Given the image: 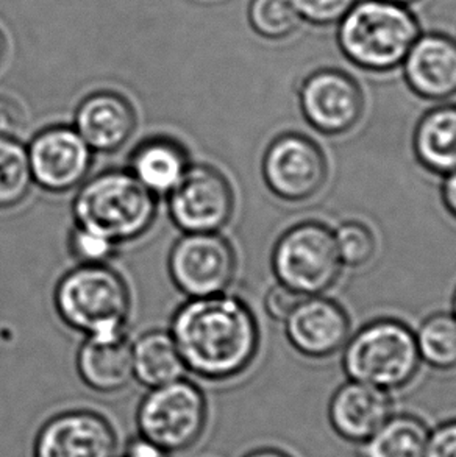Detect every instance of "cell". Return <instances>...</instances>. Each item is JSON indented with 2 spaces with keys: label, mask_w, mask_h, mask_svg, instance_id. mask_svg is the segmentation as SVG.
Masks as SVG:
<instances>
[{
  "label": "cell",
  "mask_w": 456,
  "mask_h": 457,
  "mask_svg": "<svg viewBox=\"0 0 456 457\" xmlns=\"http://www.w3.org/2000/svg\"><path fill=\"white\" fill-rule=\"evenodd\" d=\"M133 344L125 331L87 336L77 354L81 381L99 394H116L133 379Z\"/></svg>",
  "instance_id": "ac0fdd59"
},
{
  "label": "cell",
  "mask_w": 456,
  "mask_h": 457,
  "mask_svg": "<svg viewBox=\"0 0 456 457\" xmlns=\"http://www.w3.org/2000/svg\"><path fill=\"white\" fill-rule=\"evenodd\" d=\"M291 344L309 358H325L347 344L350 321L340 304L328 298H303L286 319Z\"/></svg>",
  "instance_id": "5bb4252c"
},
{
  "label": "cell",
  "mask_w": 456,
  "mask_h": 457,
  "mask_svg": "<svg viewBox=\"0 0 456 457\" xmlns=\"http://www.w3.org/2000/svg\"><path fill=\"white\" fill-rule=\"evenodd\" d=\"M393 415V402L386 390L369 384L349 381L336 390L328 419L341 439L361 445Z\"/></svg>",
  "instance_id": "9a60e30c"
},
{
  "label": "cell",
  "mask_w": 456,
  "mask_h": 457,
  "mask_svg": "<svg viewBox=\"0 0 456 457\" xmlns=\"http://www.w3.org/2000/svg\"><path fill=\"white\" fill-rule=\"evenodd\" d=\"M414 150L433 172L447 175L456 170V106L426 112L416 129Z\"/></svg>",
  "instance_id": "44dd1931"
},
{
  "label": "cell",
  "mask_w": 456,
  "mask_h": 457,
  "mask_svg": "<svg viewBox=\"0 0 456 457\" xmlns=\"http://www.w3.org/2000/svg\"><path fill=\"white\" fill-rule=\"evenodd\" d=\"M116 431L104 415L88 409L56 414L38 431L33 457H114Z\"/></svg>",
  "instance_id": "7c38bea8"
},
{
  "label": "cell",
  "mask_w": 456,
  "mask_h": 457,
  "mask_svg": "<svg viewBox=\"0 0 456 457\" xmlns=\"http://www.w3.org/2000/svg\"><path fill=\"white\" fill-rule=\"evenodd\" d=\"M272 266L282 285L303 297H313L336 283L342 262L334 233L321 223L307 222L280 237Z\"/></svg>",
  "instance_id": "52a82bcc"
},
{
  "label": "cell",
  "mask_w": 456,
  "mask_h": 457,
  "mask_svg": "<svg viewBox=\"0 0 456 457\" xmlns=\"http://www.w3.org/2000/svg\"><path fill=\"white\" fill-rule=\"evenodd\" d=\"M334 241L341 262L345 266H364L376 254V236L364 223H344L334 233Z\"/></svg>",
  "instance_id": "484cf974"
},
{
  "label": "cell",
  "mask_w": 456,
  "mask_h": 457,
  "mask_svg": "<svg viewBox=\"0 0 456 457\" xmlns=\"http://www.w3.org/2000/svg\"><path fill=\"white\" fill-rule=\"evenodd\" d=\"M416 344L420 359L439 370L456 369V319L453 315L436 314L426 319Z\"/></svg>",
  "instance_id": "cb8c5ba5"
},
{
  "label": "cell",
  "mask_w": 456,
  "mask_h": 457,
  "mask_svg": "<svg viewBox=\"0 0 456 457\" xmlns=\"http://www.w3.org/2000/svg\"><path fill=\"white\" fill-rule=\"evenodd\" d=\"M358 0H294L302 21L316 25L340 24Z\"/></svg>",
  "instance_id": "83f0119b"
},
{
  "label": "cell",
  "mask_w": 456,
  "mask_h": 457,
  "mask_svg": "<svg viewBox=\"0 0 456 457\" xmlns=\"http://www.w3.org/2000/svg\"><path fill=\"white\" fill-rule=\"evenodd\" d=\"M249 19L253 29L269 39L291 37L302 22L294 0H252Z\"/></svg>",
  "instance_id": "d4e9b609"
},
{
  "label": "cell",
  "mask_w": 456,
  "mask_h": 457,
  "mask_svg": "<svg viewBox=\"0 0 456 457\" xmlns=\"http://www.w3.org/2000/svg\"><path fill=\"white\" fill-rule=\"evenodd\" d=\"M56 312L69 328L87 336L125 331L130 291L125 279L106 264H80L56 285Z\"/></svg>",
  "instance_id": "277c9868"
},
{
  "label": "cell",
  "mask_w": 456,
  "mask_h": 457,
  "mask_svg": "<svg viewBox=\"0 0 456 457\" xmlns=\"http://www.w3.org/2000/svg\"><path fill=\"white\" fill-rule=\"evenodd\" d=\"M269 189L290 202H300L319 192L327 179V161L308 137L283 135L269 145L263 161Z\"/></svg>",
  "instance_id": "8fae6325"
},
{
  "label": "cell",
  "mask_w": 456,
  "mask_h": 457,
  "mask_svg": "<svg viewBox=\"0 0 456 457\" xmlns=\"http://www.w3.org/2000/svg\"><path fill=\"white\" fill-rule=\"evenodd\" d=\"M453 317L456 319V292H455V297H453Z\"/></svg>",
  "instance_id": "8d00e7d4"
},
{
  "label": "cell",
  "mask_w": 456,
  "mask_h": 457,
  "mask_svg": "<svg viewBox=\"0 0 456 457\" xmlns=\"http://www.w3.org/2000/svg\"><path fill=\"white\" fill-rule=\"evenodd\" d=\"M426 457H456V420L441 423L430 431Z\"/></svg>",
  "instance_id": "4dcf8cb0"
},
{
  "label": "cell",
  "mask_w": 456,
  "mask_h": 457,
  "mask_svg": "<svg viewBox=\"0 0 456 457\" xmlns=\"http://www.w3.org/2000/svg\"><path fill=\"white\" fill-rule=\"evenodd\" d=\"M303 298L305 297L300 294H297V292L280 283V285L274 286L266 295V312L275 320H286Z\"/></svg>",
  "instance_id": "f546056e"
},
{
  "label": "cell",
  "mask_w": 456,
  "mask_h": 457,
  "mask_svg": "<svg viewBox=\"0 0 456 457\" xmlns=\"http://www.w3.org/2000/svg\"><path fill=\"white\" fill-rule=\"evenodd\" d=\"M133 379L148 389L173 383L186 367L171 333L148 331L133 342Z\"/></svg>",
  "instance_id": "ffe728a7"
},
{
  "label": "cell",
  "mask_w": 456,
  "mask_h": 457,
  "mask_svg": "<svg viewBox=\"0 0 456 457\" xmlns=\"http://www.w3.org/2000/svg\"><path fill=\"white\" fill-rule=\"evenodd\" d=\"M232 186L216 167L190 166L169 194V214L185 233H217L233 214Z\"/></svg>",
  "instance_id": "9c48e42d"
},
{
  "label": "cell",
  "mask_w": 456,
  "mask_h": 457,
  "mask_svg": "<svg viewBox=\"0 0 456 457\" xmlns=\"http://www.w3.org/2000/svg\"><path fill=\"white\" fill-rule=\"evenodd\" d=\"M72 127L94 154H114L135 131V108L121 94L99 91L81 102Z\"/></svg>",
  "instance_id": "2e32d148"
},
{
  "label": "cell",
  "mask_w": 456,
  "mask_h": 457,
  "mask_svg": "<svg viewBox=\"0 0 456 457\" xmlns=\"http://www.w3.org/2000/svg\"><path fill=\"white\" fill-rule=\"evenodd\" d=\"M419 35V22L408 6L384 0H358L338 24L344 55L376 72L401 66Z\"/></svg>",
  "instance_id": "3957f363"
},
{
  "label": "cell",
  "mask_w": 456,
  "mask_h": 457,
  "mask_svg": "<svg viewBox=\"0 0 456 457\" xmlns=\"http://www.w3.org/2000/svg\"><path fill=\"white\" fill-rule=\"evenodd\" d=\"M236 272V253L219 233H185L169 256L173 285L190 298L227 291Z\"/></svg>",
  "instance_id": "ba28073f"
},
{
  "label": "cell",
  "mask_w": 456,
  "mask_h": 457,
  "mask_svg": "<svg viewBox=\"0 0 456 457\" xmlns=\"http://www.w3.org/2000/svg\"><path fill=\"white\" fill-rule=\"evenodd\" d=\"M33 177L24 144L0 139V210H10L29 195Z\"/></svg>",
  "instance_id": "603a6c76"
},
{
  "label": "cell",
  "mask_w": 456,
  "mask_h": 457,
  "mask_svg": "<svg viewBox=\"0 0 456 457\" xmlns=\"http://www.w3.org/2000/svg\"><path fill=\"white\" fill-rule=\"evenodd\" d=\"M116 244L91 231L74 227L69 236V250L80 264H106L116 254Z\"/></svg>",
  "instance_id": "4316f807"
},
{
  "label": "cell",
  "mask_w": 456,
  "mask_h": 457,
  "mask_svg": "<svg viewBox=\"0 0 456 457\" xmlns=\"http://www.w3.org/2000/svg\"><path fill=\"white\" fill-rule=\"evenodd\" d=\"M188 152L171 137H155L139 144L130 156L129 170L155 197L169 195L190 169Z\"/></svg>",
  "instance_id": "d6986e66"
},
{
  "label": "cell",
  "mask_w": 456,
  "mask_h": 457,
  "mask_svg": "<svg viewBox=\"0 0 456 457\" xmlns=\"http://www.w3.org/2000/svg\"><path fill=\"white\" fill-rule=\"evenodd\" d=\"M122 457H173V454L138 434L127 442Z\"/></svg>",
  "instance_id": "1f68e13d"
},
{
  "label": "cell",
  "mask_w": 456,
  "mask_h": 457,
  "mask_svg": "<svg viewBox=\"0 0 456 457\" xmlns=\"http://www.w3.org/2000/svg\"><path fill=\"white\" fill-rule=\"evenodd\" d=\"M300 106L316 130L341 135L353 129L361 118L363 93L357 81L344 72L322 69L303 81Z\"/></svg>",
  "instance_id": "4fadbf2b"
},
{
  "label": "cell",
  "mask_w": 456,
  "mask_h": 457,
  "mask_svg": "<svg viewBox=\"0 0 456 457\" xmlns=\"http://www.w3.org/2000/svg\"><path fill=\"white\" fill-rule=\"evenodd\" d=\"M384 2H391V4H397V5L408 6L413 4L416 0H384Z\"/></svg>",
  "instance_id": "d590c367"
},
{
  "label": "cell",
  "mask_w": 456,
  "mask_h": 457,
  "mask_svg": "<svg viewBox=\"0 0 456 457\" xmlns=\"http://www.w3.org/2000/svg\"><path fill=\"white\" fill-rule=\"evenodd\" d=\"M419 364L416 336L401 321H372L345 346L347 377L386 392L411 383Z\"/></svg>",
  "instance_id": "5b68a950"
},
{
  "label": "cell",
  "mask_w": 456,
  "mask_h": 457,
  "mask_svg": "<svg viewBox=\"0 0 456 457\" xmlns=\"http://www.w3.org/2000/svg\"><path fill=\"white\" fill-rule=\"evenodd\" d=\"M430 429L414 415H391L370 439L361 444V457H426Z\"/></svg>",
  "instance_id": "7402d4cb"
},
{
  "label": "cell",
  "mask_w": 456,
  "mask_h": 457,
  "mask_svg": "<svg viewBox=\"0 0 456 457\" xmlns=\"http://www.w3.org/2000/svg\"><path fill=\"white\" fill-rule=\"evenodd\" d=\"M443 198H444L447 210L456 217V170L445 175L444 185H443Z\"/></svg>",
  "instance_id": "d6a6232c"
},
{
  "label": "cell",
  "mask_w": 456,
  "mask_h": 457,
  "mask_svg": "<svg viewBox=\"0 0 456 457\" xmlns=\"http://www.w3.org/2000/svg\"><path fill=\"white\" fill-rule=\"evenodd\" d=\"M242 457H292L288 453L277 450V448H258L253 452L247 453L246 456Z\"/></svg>",
  "instance_id": "836d02e7"
},
{
  "label": "cell",
  "mask_w": 456,
  "mask_h": 457,
  "mask_svg": "<svg viewBox=\"0 0 456 457\" xmlns=\"http://www.w3.org/2000/svg\"><path fill=\"white\" fill-rule=\"evenodd\" d=\"M171 336L186 370L210 381L238 377L258 350V325L240 298H191L173 317Z\"/></svg>",
  "instance_id": "6da1fadb"
},
{
  "label": "cell",
  "mask_w": 456,
  "mask_h": 457,
  "mask_svg": "<svg viewBox=\"0 0 456 457\" xmlns=\"http://www.w3.org/2000/svg\"><path fill=\"white\" fill-rule=\"evenodd\" d=\"M5 39H4V35L0 33V64L4 62V58H5Z\"/></svg>",
  "instance_id": "e575fe53"
},
{
  "label": "cell",
  "mask_w": 456,
  "mask_h": 457,
  "mask_svg": "<svg viewBox=\"0 0 456 457\" xmlns=\"http://www.w3.org/2000/svg\"><path fill=\"white\" fill-rule=\"evenodd\" d=\"M27 118L24 108L8 96H0V139H19Z\"/></svg>",
  "instance_id": "f1b7e54d"
},
{
  "label": "cell",
  "mask_w": 456,
  "mask_h": 457,
  "mask_svg": "<svg viewBox=\"0 0 456 457\" xmlns=\"http://www.w3.org/2000/svg\"><path fill=\"white\" fill-rule=\"evenodd\" d=\"M75 227L121 245L146 235L156 217V197L122 169L85 179L72 202Z\"/></svg>",
  "instance_id": "7a4b0ae2"
},
{
  "label": "cell",
  "mask_w": 456,
  "mask_h": 457,
  "mask_svg": "<svg viewBox=\"0 0 456 457\" xmlns=\"http://www.w3.org/2000/svg\"><path fill=\"white\" fill-rule=\"evenodd\" d=\"M207 421L204 392L185 378L148 389L136 411L138 434L171 454L196 445Z\"/></svg>",
  "instance_id": "8992f818"
},
{
  "label": "cell",
  "mask_w": 456,
  "mask_h": 457,
  "mask_svg": "<svg viewBox=\"0 0 456 457\" xmlns=\"http://www.w3.org/2000/svg\"><path fill=\"white\" fill-rule=\"evenodd\" d=\"M33 183L54 194L69 192L87 179L94 152L74 127L54 125L39 131L27 147Z\"/></svg>",
  "instance_id": "30bf717a"
},
{
  "label": "cell",
  "mask_w": 456,
  "mask_h": 457,
  "mask_svg": "<svg viewBox=\"0 0 456 457\" xmlns=\"http://www.w3.org/2000/svg\"><path fill=\"white\" fill-rule=\"evenodd\" d=\"M414 93L428 100L456 94V41L441 33L419 35L401 62Z\"/></svg>",
  "instance_id": "e0dca14e"
}]
</instances>
